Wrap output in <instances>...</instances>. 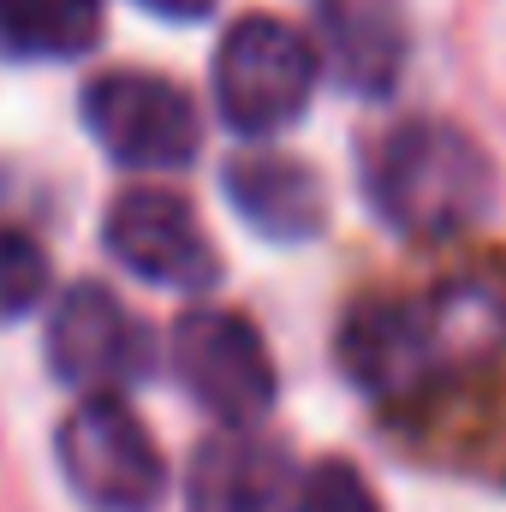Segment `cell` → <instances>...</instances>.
I'll list each match as a JSON object with an SVG mask.
<instances>
[{"mask_svg": "<svg viewBox=\"0 0 506 512\" xmlns=\"http://www.w3.org/2000/svg\"><path fill=\"white\" fill-rule=\"evenodd\" d=\"M495 352H506V292L495 280H459L423 304H370L340 334L346 376L381 405L423 399Z\"/></svg>", "mask_w": 506, "mask_h": 512, "instance_id": "1", "label": "cell"}, {"mask_svg": "<svg viewBox=\"0 0 506 512\" xmlns=\"http://www.w3.org/2000/svg\"><path fill=\"white\" fill-rule=\"evenodd\" d=\"M370 197L381 221L411 239H447L483 221L495 197L489 155L477 137L447 120H405L376 143L370 155Z\"/></svg>", "mask_w": 506, "mask_h": 512, "instance_id": "2", "label": "cell"}, {"mask_svg": "<svg viewBox=\"0 0 506 512\" xmlns=\"http://www.w3.org/2000/svg\"><path fill=\"white\" fill-rule=\"evenodd\" d=\"M60 471L96 512H155L167 495V465L155 435L126 405V393H84L60 423Z\"/></svg>", "mask_w": 506, "mask_h": 512, "instance_id": "3", "label": "cell"}, {"mask_svg": "<svg viewBox=\"0 0 506 512\" xmlns=\"http://www.w3.org/2000/svg\"><path fill=\"white\" fill-rule=\"evenodd\" d=\"M316 90V48L286 18L251 12L215 48V108L245 137L286 131Z\"/></svg>", "mask_w": 506, "mask_h": 512, "instance_id": "4", "label": "cell"}, {"mask_svg": "<svg viewBox=\"0 0 506 512\" xmlns=\"http://www.w3.org/2000/svg\"><path fill=\"white\" fill-rule=\"evenodd\" d=\"M167 358H173V376L179 387L215 417V423H239L251 429L256 417H268L274 405V364H268V346L245 316L233 310H185L173 322V340H167Z\"/></svg>", "mask_w": 506, "mask_h": 512, "instance_id": "5", "label": "cell"}, {"mask_svg": "<svg viewBox=\"0 0 506 512\" xmlns=\"http://www.w3.org/2000/svg\"><path fill=\"white\" fill-rule=\"evenodd\" d=\"M84 120L96 131V143L143 173H167V167H191L203 149V120L191 108V96L155 72H108L84 90Z\"/></svg>", "mask_w": 506, "mask_h": 512, "instance_id": "6", "label": "cell"}, {"mask_svg": "<svg viewBox=\"0 0 506 512\" xmlns=\"http://www.w3.org/2000/svg\"><path fill=\"white\" fill-rule=\"evenodd\" d=\"M48 370L78 393H126L155 370V334L108 286L84 280L48 316Z\"/></svg>", "mask_w": 506, "mask_h": 512, "instance_id": "7", "label": "cell"}, {"mask_svg": "<svg viewBox=\"0 0 506 512\" xmlns=\"http://www.w3.org/2000/svg\"><path fill=\"white\" fill-rule=\"evenodd\" d=\"M108 251L120 256V268H131L137 280L149 286H167V292H209L221 280V262L215 245L203 233V221L191 215L185 197L173 191H126L114 197L108 209V227H102Z\"/></svg>", "mask_w": 506, "mask_h": 512, "instance_id": "8", "label": "cell"}, {"mask_svg": "<svg viewBox=\"0 0 506 512\" xmlns=\"http://www.w3.org/2000/svg\"><path fill=\"white\" fill-rule=\"evenodd\" d=\"M298 495L304 471L239 423H227V435H209L185 471V512H298Z\"/></svg>", "mask_w": 506, "mask_h": 512, "instance_id": "9", "label": "cell"}, {"mask_svg": "<svg viewBox=\"0 0 506 512\" xmlns=\"http://www.w3.org/2000/svg\"><path fill=\"white\" fill-rule=\"evenodd\" d=\"M322 54L346 90L381 96L405 66V0H322Z\"/></svg>", "mask_w": 506, "mask_h": 512, "instance_id": "10", "label": "cell"}, {"mask_svg": "<svg viewBox=\"0 0 506 512\" xmlns=\"http://www.w3.org/2000/svg\"><path fill=\"white\" fill-rule=\"evenodd\" d=\"M227 197L233 209L268 239H310L322 227V185L304 161L251 149L227 167Z\"/></svg>", "mask_w": 506, "mask_h": 512, "instance_id": "11", "label": "cell"}, {"mask_svg": "<svg viewBox=\"0 0 506 512\" xmlns=\"http://www.w3.org/2000/svg\"><path fill=\"white\" fill-rule=\"evenodd\" d=\"M102 36V0H0V54L78 60Z\"/></svg>", "mask_w": 506, "mask_h": 512, "instance_id": "12", "label": "cell"}, {"mask_svg": "<svg viewBox=\"0 0 506 512\" xmlns=\"http://www.w3.org/2000/svg\"><path fill=\"white\" fill-rule=\"evenodd\" d=\"M48 292V256L18 227H0V322H18Z\"/></svg>", "mask_w": 506, "mask_h": 512, "instance_id": "13", "label": "cell"}, {"mask_svg": "<svg viewBox=\"0 0 506 512\" xmlns=\"http://www.w3.org/2000/svg\"><path fill=\"white\" fill-rule=\"evenodd\" d=\"M298 512H381L370 483L340 465V459H322L316 471H304V495H298Z\"/></svg>", "mask_w": 506, "mask_h": 512, "instance_id": "14", "label": "cell"}, {"mask_svg": "<svg viewBox=\"0 0 506 512\" xmlns=\"http://www.w3.org/2000/svg\"><path fill=\"white\" fill-rule=\"evenodd\" d=\"M137 6H149L155 18H173V24H197V18H209L215 0H137Z\"/></svg>", "mask_w": 506, "mask_h": 512, "instance_id": "15", "label": "cell"}]
</instances>
